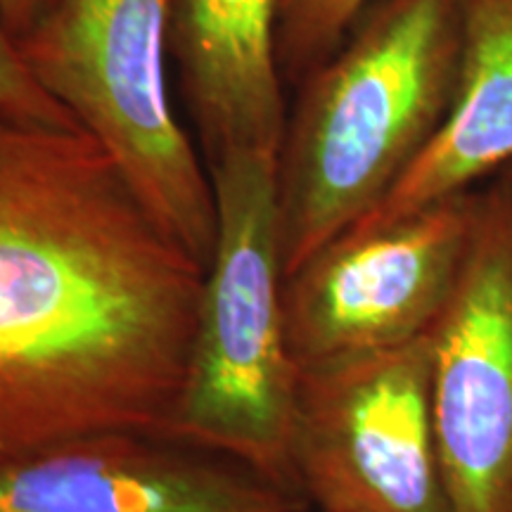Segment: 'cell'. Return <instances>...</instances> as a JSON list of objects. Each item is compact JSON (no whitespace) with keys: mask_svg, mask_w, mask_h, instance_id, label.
<instances>
[{"mask_svg":"<svg viewBox=\"0 0 512 512\" xmlns=\"http://www.w3.org/2000/svg\"><path fill=\"white\" fill-rule=\"evenodd\" d=\"M207 169L216 242L162 437L238 460L299 498L290 465L297 366L285 337L275 157L228 152Z\"/></svg>","mask_w":512,"mask_h":512,"instance_id":"3","label":"cell"},{"mask_svg":"<svg viewBox=\"0 0 512 512\" xmlns=\"http://www.w3.org/2000/svg\"><path fill=\"white\" fill-rule=\"evenodd\" d=\"M219 453L150 432H100L0 460V512H302Z\"/></svg>","mask_w":512,"mask_h":512,"instance_id":"8","label":"cell"},{"mask_svg":"<svg viewBox=\"0 0 512 512\" xmlns=\"http://www.w3.org/2000/svg\"><path fill=\"white\" fill-rule=\"evenodd\" d=\"M368 3L370 0H278L275 60L285 86L297 88L342 46Z\"/></svg>","mask_w":512,"mask_h":512,"instance_id":"11","label":"cell"},{"mask_svg":"<svg viewBox=\"0 0 512 512\" xmlns=\"http://www.w3.org/2000/svg\"><path fill=\"white\" fill-rule=\"evenodd\" d=\"M498 178H501L503 183H508V185H512V164L510 166H505V169L501 171V174H498Z\"/></svg>","mask_w":512,"mask_h":512,"instance_id":"14","label":"cell"},{"mask_svg":"<svg viewBox=\"0 0 512 512\" xmlns=\"http://www.w3.org/2000/svg\"><path fill=\"white\" fill-rule=\"evenodd\" d=\"M278 0H176L169 53L207 164L278 155L287 124L275 60Z\"/></svg>","mask_w":512,"mask_h":512,"instance_id":"9","label":"cell"},{"mask_svg":"<svg viewBox=\"0 0 512 512\" xmlns=\"http://www.w3.org/2000/svg\"><path fill=\"white\" fill-rule=\"evenodd\" d=\"M60 0H0V15L10 36L22 41Z\"/></svg>","mask_w":512,"mask_h":512,"instance_id":"13","label":"cell"},{"mask_svg":"<svg viewBox=\"0 0 512 512\" xmlns=\"http://www.w3.org/2000/svg\"><path fill=\"white\" fill-rule=\"evenodd\" d=\"M174 10L176 0H60L17 50L38 86L107 150L157 226L207 268L214 185L171 102Z\"/></svg>","mask_w":512,"mask_h":512,"instance_id":"4","label":"cell"},{"mask_svg":"<svg viewBox=\"0 0 512 512\" xmlns=\"http://www.w3.org/2000/svg\"><path fill=\"white\" fill-rule=\"evenodd\" d=\"M0 112L53 128H81L55 98L38 86L22 62L15 38L0 15Z\"/></svg>","mask_w":512,"mask_h":512,"instance_id":"12","label":"cell"},{"mask_svg":"<svg viewBox=\"0 0 512 512\" xmlns=\"http://www.w3.org/2000/svg\"><path fill=\"white\" fill-rule=\"evenodd\" d=\"M430 339L451 512H512V185L501 178L482 190L463 275Z\"/></svg>","mask_w":512,"mask_h":512,"instance_id":"7","label":"cell"},{"mask_svg":"<svg viewBox=\"0 0 512 512\" xmlns=\"http://www.w3.org/2000/svg\"><path fill=\"white\" fill-rule=\"evenodd\" d=\"M460 0H370L294 91L275 155L285 275L361 223L425 155L456 100Z\"/></svg>","mask_w":512,"mask_h":512,"instance_id":"2","label":"cell"},{"mask_svg":"<svg viewBox=\"0 0 512 512\" xmlns=\"http://www.w3.org/2000/svg\"><path fill=\"white\" fill-rule=\"evenodd\" d=\"M202 283L98 140L0 112V460L162 434Z\"/></svg>","mask_w":512,"mask_h":512,"instance_id":"1","label":"cell"},{"mask_svg":"<svg viewBox=\"0 0 512 512\" xmlns=\"http://www.w3.org/2000/svg\"><path fill=\"white\" fill-rule=\"evenodd\" d=\"M460 12L463 60L446 124L366 223L475 190L512 164V0H460Z\"/></svg>","mask_w":512,"mask_h":512,"instance_id":"10","label":"cell"},{"mask_svg":"<svg viewBox=\"0 0 512 512\" xmlns=\"http://www.w3.org/2000/svg\"><path fill=\"white\" fill-rule=\"evenodd\" d=\"M482 190L384 223H356L285 275L287 349L299 370L430 335L456 292Z\"/></svg>","mask_w":512,"mask_h":512,"instance_id":"6","label":"cell"},{"mask_svg":"<svg viewBox=\"0 0 512 512\" xmlns=\"http://www.w3.org/2000/svg\"><path fill=\"white\" fill-rule=\"evenodd\" d=\"M432 339L297 373L290 465L318 512H451L432 396Z\"/></svg>","mask_w":512,"mask_h":512,"instance_id":"5","label":"cell"}]
</instances>
